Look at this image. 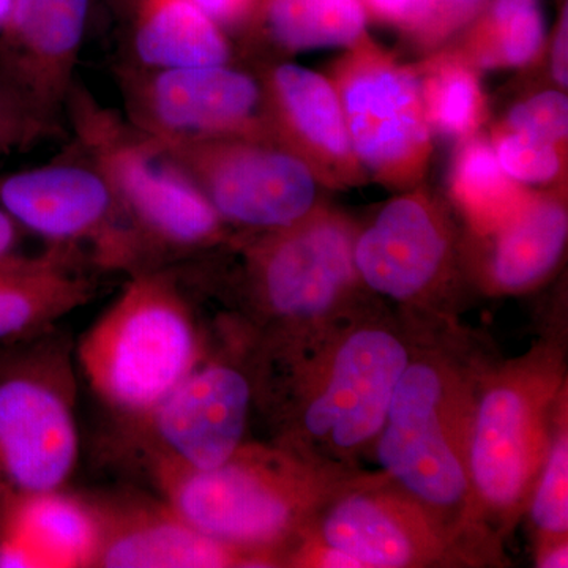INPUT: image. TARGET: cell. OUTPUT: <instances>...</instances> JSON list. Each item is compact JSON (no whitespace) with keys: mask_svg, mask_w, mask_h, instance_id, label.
Instances as JSON below:
<instances>
[{"mask_svg":"<svg viewBox=\"0 0 568 568\" xmlns=\"http://www.w3.org/2000/svg\"><path fill=\"white\" fill-rule=\"evenodd\" d=\"M425 331L369 294L291 342L248 345L254 410L267 440L301 457L361 467Z\"/></svg>","mask_w":568,"mask_h":568,"instance_id":"1","label":"cell"},{"mask_svg":"<svg viewBox=\"0 0 568 568\" xmlns=\"http://www.w3.org/2000/svg\"><path fill=\"white\" fill-rule=\"evenodd\" d=\"M487 361L462 325L426 328L372 450L383 473L450 534L473 567L507 562L469 474L470 425Z\"/></svg>","mask_w":568,"mask_h":568,"instance_id":"2","label":"cell"},{"mask_svg":"<svg viewBox=\"0 0 568 568\" xmlns=\"http://www.w3.org/2000/svg\"><path fill=\"white\" fill-rule=\"evenodd\" d=\"M357 231L345 213L317 204L278 230L235 234L227 246L241 263L220 316L250 346L267 347L346 312L369 295L355 268Z\"/></svg>","mask_w":568,"mask_h":568,"instance_id":"3","label":"cell"},{"mask_svg":"<svg viewBox=\"0 0 568 568\" xmlns=\"http://www.w3.org/2000/svg\"><path fill=\"white\" fill-rule=\"evenodd\" d=\"M211 353L155 405L110 417L97 436L95 462L130 480L156 484L222 465L246 440L254 410L248 345L213 321Z\"/></svg>","mask_w":568,"mask_h":568,"instance_id":"4","label":"cell"},{"mask_svg":"<svg viewBox=\"0 0 568 568\" xmlns=\"http://www.w3.org/2000/svg\"><path fill=\"white\" fill-rule=\"evenodd\" d=\"M204 320L181 267L130 275L122 293L74 343L78 372L110 417L132 416L174 390L211 353Z\"/></svg>","mask_w":568,"mask_h":568,"instance_id":"5","label":"cell"},{"mask_svg":"<svg viewBox=\"0 0 568 568\" xmlns=\"http://www.w3.org/2000/svg\"><path fill=\"white\" fill-rule=\"evenodd\" d=\"M65 115L80 152L110 182L140 257V272L179 267L234 239L162 142L102 106L74 81Z\"/></svg>","mask_w":568,"mask_h":568,"instance_id":"6","label":"cell"},{"mask_svg":"<svg viewBox=\"0 0 568 568\" xmlns=\"http://www.w3.org/2000/svg\"><path fill=\"white\" fill-rule=\"evenodd\" d=\"M361 470L246 439L222 465L164 478L152 491L205 536L282 567L316 511Z\"/></svg>","mask_w":568,"mask_h":568,"instance_id":"7","label":"cell"},{"mask_svg":"<svg viewBox=\"0 0 568 568\" xmlns=\"http://www.w3.org/2000/svg\"><path fill=\"white\" fill-rule=\"evenodd\" d=\"M566 403V347L560 336H544L510 361L488 358L481 368L469 474L481 515L500 540L528 511Z\"/></svg>","mask_w":568,"mask_h":568,"instance_id":"8","label":"cell"},{"mask_svg":"<svg viewBox=\"0 0 568 568\" xmlns=\"http://www.w3.org/2000/svg\"><path fill=\"white\" fill-rule=\"evenodd\" d=\"M74 339L58 324L0 343V537L40 496L69 487L78 462Z\"/></svg>","mask_w":568,"mask_h":568,"instance_id":"9","label":"cell"},{"mask_svg":"<svg viewBox=\"0 0 568 568\" xmlns=\"http://www.w3.org/2000/svg\"><path fill=\"white\" fill-rule=\"evenodd\" d=\"M354 261L366 291L410 323L459 325L462 242L447 209L424 189L398 194L358 227Z\"/></svg>","mask_w":568,"mask_h":568,"instance_id":"10","label":"cell"},{"mask_svg":"<svg viewBox=\"0 0 568 568\" xmlns=\"http://www.w3.org/2000/svg\"><path fill=\"white\" fill-rule=\"evenodd\" d=\"M331 82L365 173L403 192L417 186L432 159L433 132L416 69L366 33L336 61Z\"/></svg>","mask_w":568,"mask_h":568,"instance_id":"11","label":"cell"},{"mask_svg":"<svg viewBox=\"0 0 568 568\" xmlns=\"http://www.w3.org/2000/svg\"><path fill=\"white\" fill-rule=\"evenodd\" d=\"M159 141V140H156ZM162 142L227 226L278 230L317 205V179L295 153L260 138Z\"/></svg>","mask_w":568,"mask_h":568,"instance_id":"12","label":"cell"},{"mask_svg":"<svg viewBox=\"0 0 568 568\" xmlns=\"http://www.w3.org/2000/svg\"><path fill=\"white\" fill-rule=\"evenodd\" d=\"M0 207L48 245L88 254L97 271L140 272L118 197L88 156L2 175Z\"/></svg>","mask_w":568,"mask_h":568,"instance_id":"13","label":"cell"},{"mask_svg":"<svg viewBox=\"0 0 568 568\" xmlns=\"http://www.w3.org/2000/svg\"><path fill=\"white\" fill-rule=\"evenodd\" d=\"M126 121L164 142L272 140L261 78L226 65L186 69L123 67Z\"/></svg>","mask_w":568,"mask_h":568,"instance_id":"14","label":"cell"},{"mask_svg":"<svg viewBox=\"0 0 568 568\" xmlns=\"http://www.w3.org/2000/svg\"><path fill=\"white\" fill-rule=\"evenodd\" d=\"M301 536L353 556L364 568L473 567L450 534L383 470L351 477Z\"/></svg>","mask_w":568,"mask_h":568,"instance_id":"15","label":"cell"},{"mask_svg":"<svg viewBox=\"0 0 568 568\" xmlns=\"http://www.w3.org/2000/svg\"><path fill=\"white\" fill-rule=\"evenodd\" d=\"M84 493L97 523L89 568H272L193 528L151 489L125 484Z\"/></svg>","mask_w":568,"mask_h":568,"instance_id":"16","label":"cell"},{"mask_svg":"<svg viewBox=\"0 0 568 568\" xmlns=\"http://www.w3.org/2000/svg\"><path fill=\"white\" fill-rule=\"evenodd\" d=\"M91 0H17L0 29V74L61 125Z\"/></svg>","mask_w":568,"mask_h":568,"instance_id":"17","label":"cell"},{"mask_svg":"<svg viewBox=\"0 0 568 568\" xmlns=\"http://www.w3.org/2000/svg\"><path fill=\"white\" fill-rule=\"evenodd\" d=\"M260 78L272 140L301 156L317 181L332 186L365 181L331 80L294 63L267 67Z\"/></svg>","mask_w":568,"mask_h":568,"instance_id":"18","label":"cell"},{"mask_svg":"<svg viewBox=\"0 0 568 568\" xmlns=\"http://www.w3.org/2000/svg\"><path fill=\"white\" fill-rule=\"evenodd\" d=\"M89 265L80 250L52 245L39 256L0 261V343L44 331L88 305L97 294Z\"/></svg>","mask_w":568,"mask_h":568,"instance_id":"19","label":"cell"},{"mask_svg":"<svg viewBox=\"0 0 568 568\" xmlns=\"http://www.w3.org/2000/svg\"><path fill=\"white\" fill-rule=\"evenodd\" d=\"M478 282L493 295L536 290L558 268L567 248L568 209L560 192L530 194L526 204L495 234Z\"/></svg>","mask_w":568,"mask_h":568,"instance_id":"20","label":"cell"},{"mask_svg":"<svg viewBox=\"0 0 568 568\" xmlns=\"http://www.w3.org/2000/svg\"><path fill=\"white\" fill-rule=\"evenodd\" d=\"M132 52V65L153 70L233 61V47L222 26L190 0H141Z\"/></svg>","mask_w":568,"mask_h":568,"instance_id":"21","label":"cell"},{"mask_svg":"<svg viewBox=\"0 0 568 568\" xmlns=\"http://www.w3.org/2000/svg\"><path fill=\"white\" fill-rule=\"evenodd\" d=\"M365 10L357 0H253L239 28L280 51L353 47L366 36Z\"/></svg>","mask_w":568,"mask_h":568,"instance_id":"22","label":"cell"},{"mask_svg":"<svg viewBox=\"0 0 568 568\" xmlns=\"http://www.w3.org/2000/svg\"><path fill=\"white\" fill-rule=\"evenodd\" d=\"M448 194L470 233L485 239L504 226L532 193L503 170L491 142L474 134L455 153Z\"/></svg>","mask_w":568,"mask_h":568,"instance_id":"23","label":"cell"},{"mask_svg":"<svg viewBox=\"0 0 568 568\" xmlns=\"http://www.w3.org/2000/svg\"><path fill=\"white\" fill-rule=\"evenodd\" d=\"M455 48L476 69L528 65L547 37L540 0H487Z\"/></svg>","mask_w":568,"mask_h":568,"instance_id":"24","label":"cell"},{"mask_svg":"<svg viewBox=\"0 0 568 568\" xmlns=\"http://www.w3.org/2000/svg\"><path fill=\"white\" fill-rule=\"evenodd\" d=\"M6 536L20 538L41 562H44L40 556L43 552L63 566L89 568L95 548L97 523L85 493L65 487L29 504Z\"/></svg>","mask_w":568,"mask_h":568,"instance_id":"25","label":"cell"},{"mask_svg":"<svg viewBox=\"0 0 568 568\" xmlns=\"http://www.w3.org/2000/svg\"><path fill=\"white\" fill-rule=\"evenodd\" d=\"M416 73L432 132L459 141L474 136L487 119L476 67L446 50L426 59Z\"/></svg>","mask_w":568,"mask_h":568,"instance_id":"26","label":"cell"},{"mask_svg":"<svg viewBox=\"0 0 568 568\" xmlns=\"http://www.w3.org/2000/svg\"><path fill=\"white\" fill-rule=\"evenodd\" d=\"M536 528V549L568 540V422L567 403L560 407L547 459L528 507Z\"/></svg>","mask_w":568,"mask_h":568,"instance_id":"27","label":"cell"},{"mask_svg":"<svg viewBox=\"0 0 568 568\" xmlns=\"http://www.w3.org/2000/svg\"><path fill=\"white\" fill-rule=\"evenodd\" d=\"M497 162L510 178L521 183L558 181L566 171L567 148L515 132L500 125L493 133Z\"/></svg>","mask_w":568,"mask_h":568,"instance_id":"28","label":"cell"},{"mask_svg":"<svg viewBox=\"0 0 568 568\" xmlns=\"http://www.w3.org/2000/svg\"><path fill=\"white\" fill-rule=\"evenodd\" d=\"M487 0H418L416 9L399 26L414 47L439 50L448 40L465 31Z\"/></svg>","mask_w":568,"mask_h":568,"instance_id":"29","label":"cell"},{"mask_svg":"<svg viewBox=\"0 0 568 568\" xmlns=\"http://www.w3.org/2000/svg\"><path fill=\"white\" fill-rule=\"evenodd\" d=\"M61 130L0 74V155L31 148Z\"/></svg>","mask_w":568,"mask_h":568,"instance_id":"30","label":"cell"},{"mask_svg":"<svg viewBox=\"0 0 568 568\" xmlns=\"http://www.w3.org/2000/svg\"><path fill=\"white\" fill-rule=\"evenodd\" d=\"M503 126L567 148L568 100L566 93L547 91L530 97L508 112Z\"/></svg>","mask_w":568,"mask_h":568,"instance_id":"31","label":"cell"},{"mask_svg":"<svg viewBox=\"0 0 568 568\" xmlns=\"http://www.w3.org/2000/svg\"><path fill=\"white\" fill-rule=\"evenodd\" d=\"M222 28H239L252 9L253 0H190Z\"/></svg>","mask_w":568,"mask_h":568,"instance_id":"32","label":"cell"},{"mask_svg":"<svg viewBox=\"0 0 568 568\" xmlns=\"http://www.w3.org/2000/svg\"><path fill=\"white\" fill-rule=\"evenodd\" d=\"M368 20L399 28L416 9L418 0H357Z\"/></svg>","mask_w":568,"mask_h":568,"instance_id":"33","label":"cell"},{"mask_svg":"<svg viewBox=\"0 0 568 568\" xmlns=\"http://www.w3.org/2000/svg\"><path fill=\"white\" fill-rule=\"evenodd\" d=\"M568 7H560L555 36H552L551 70L560 89L568 85Z\"/></svg>","mask_w":568,"mask_h":568,"instance_id":"34","label":"cell"},{"mask_svg":"<svg viewBox=\"0 0 568 568\" xmlns=\"http://www.w3.org/2000/svg\"><path fill=\"white\" fill-rule=\"evenodd\" d=\"M20 224L14 222L13 219L0 207V261L10 260V257L18 256L20 250L22 234Z\"/></svg>","mask_w":568,"mask_h":568,"instance_id":"35","label":"cell"},{"mask_svg":"<svg viewBox=\"0 0 568 568\" xmlns=\"http://www.w3.org/2000/svg\"><path fill=\"white\" fill-rule=\"evenodd\" d=\"M568 540L555 541L537 548L536 562L540 568L568 567Z\"/></svg>","mask_w":568,"mask_h":568,"instance_id":"36","label":"cell"},{"mask_svg":"<svg viewBox=\"0 0 568 568\" xmlns=\"http://www.w3.org/2000/svg\"><path fill=\"white\" fill-rule=\"evenodd\" d=\"M14 2L17 0H0V29H3V26L9 22Z\"/></svg>","mask_w":568,"mask_h":568,"instance_id":"37","label":"cell"}]
</instances>
